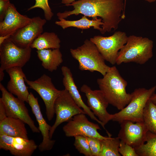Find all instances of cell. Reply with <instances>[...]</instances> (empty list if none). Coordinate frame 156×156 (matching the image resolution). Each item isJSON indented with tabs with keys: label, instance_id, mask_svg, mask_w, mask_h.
I'll return each instance as SVG.
<instances>
[{
	"label": "cell",
	"instance_id": "4dcf8cb0",
	"mask_svg": "<svg viewBox=\"0 0 156 156\" xmlns=\"http://www.w3.org/2000/svg\"><path fill=\"white\" fill-rule=\"evenodd\" d=\"M10 3L9 0H0V22L4 19Z\"/></svg>",
	"mask_w": 156,
	"mask_h": 156
},
{
	"label": "cell",
	"instance_id": "cb8c5ba5",
	"mask_svg": "<svg viewBox=\"0 0 156 156\" xmlns=\"http://www.w3.org/2000/svg\"><path fill=\"white\" fill-rule=\"evenodd\" d=\"M143 120L148 131L156 134V104L150 99L144 109Z\"/></svg>",
	"mask_w": 156,
	"mask_h": 156
},
{
	"label": "cell",
	"instance_id": "4316f807",
	"mask_svg": "<svg viewBox=\"0 0 156 156\" xmlns=\"http://www.w3.org/2000/svg\"><path fill=\"white\" fill-rule=\"evenodd\" d=\"M74 137L75 140L74 145L79 153L86 156H92L86 137L78 135Z\"/></svg>",
	"mask_w": 156,
	"mask_h": 156
},
{
	"label": "cell",
	"instance_id": "d6a6232c",
	"mask_svg": "<svg viewBox=\"0 0 156 156\" xmlns=\"http://www.w3.org/2000/svg\"><path fill=\"white\" fill-rule=\"evenodd\" d=\"M11 36L10 35H7L0 36V45H1L6 39L10 38Z\"/></svg>",
	"mask_w": 156,
	"mask_h": 156
},
{
	"label": "cell",
	"instance_id": "603a6c76",
	"mask_svg": "<svg viewBox=\"0 0 156 156\" xmlns=\"http://www.w3.org/2000/svg\"><path fill=\"white\" fill-rule=\"evenodd\" d=\"M60 39L55 33L45 32L36 38L30 47L37 50L60 49Z\"/></svg>",
	"mask_w": 156,
	"mask_h": 156
},
{
	"label": "cell",
	"instance_id": "484cf974",
	"mask_svg": "<svg viewBox=\"0 0 156 156\" xmlns=\"http://www.w3.org/2000/svg\"><path fill=\"white\" fill-rule=\"evenodd\" d=\"M120 140L117 137L112 138L108 136L101 140V148L99 156H121L118 149Z\"/></svg>",
	"mask_w": 156,
	"mask_h": 156
},
{
	"label": "cell",
	"instance_id": "2e32d148",
	"mask_svg": "<svg viewBox=\"0 0 156 156\" xmlns=\"http://www.w3.org/2000/svg\"><path fill=\"white\" fill-rule=\"evenodd\" d=\"M38 125V128L42 135V140L38 146L41 152L49 151L53 148L55 141L51 138L49 133L51 126L46 122L41 111L38 99L31 92L28 98V103Z\"/></svg>",
	"mask_w": 156,
	"mask_h": 156
},
{
	"label": "cell",
	"instance_id": "9c48e42d",
	"mask_svg": "<svg viewBox=\"0 0 156 156\" xmlns=\"http://www.w3.org/2000/svg\"><path fill=\"white\" fill-rule=\"evenodd\" d=\"M54 109L56 118L50 131V136L51 139L56 129L61 124L68 122L77 114H86L85 112L78 105L65 89L61 90L55 101Z\"/></svg>",
	"mask_w": 156,
	"mask_h": 156
},
{
	"label": "cell",
	"instance_id": "30bf717a",
	"mask_svg": "<svg viewBox=\"0 0 156 156\" xmlns=\"http://www.w3.org/2000/svg\"><path fill=\"white\" fill-rule=\"evenodd\" d=\"M1 97L0 98L5 107L7 116L19 119L27 124L33 132L39 133L40 131L30 116L24 102L15 97L3 84L0 83Z\"/></svg>",
	"mask_w": 156,
	"mask_h": 156
},
{
	"label": "cell",
	"instance_id": "8fae6325",
	"mask_svg": "<svg viewBox=\"0 0 156 156\" xmlns=\"http://www.w3.org/2000/svg\"><path fill=\"white\" fill-rule=\"evenodd\" d=\"M84 114H77L63 127L65 135L67 137H75L81 135L91 137L101 140L107 138L98 131L101 129L98 124L89 121Z\"/></svg>",
	"mask_w": 156,
	"mask_h": 156
},
{
	"label": "cell",
	"instance_id": "6da1fadb",
	"mask_svg": "<svg viewBox=\"0 0 156 156\" xmlns=\"http://www.w3.org/2000/svg\"><path fill=\"white\" fill-rule=\"evenodd\" d=\"M68 6H72L73 9L57 13L59 19L80 14L93 19L99 17L103 23L101 32L102 34L116 30L125 17L123 0H78Z\"/></svg>",
	"mask_w": 156,
	"mask_h": 156
},
{
	"label": "cell",
	"instance_id": "7c38bea8",
	"mask_svg": "<svg viewBox=\"0 0 156 156\" xmlns=\"http://www.w3.org/2000/svg\"><path fill=\"white\" fill-rule=\"evenodd\" d=\"M80 90L86 96L88 106L104 126L112 120L113 114L109 113L107 110L109 104L101 90H92L84 84Z\"/></svg>",
	"mask_w": 156,
	"mask_h": 156
},
{
	"label": "cell",
	"instance_id": "f546056e",
	"mask_svg": "<svg viewBox=\"0 0 156 156\" xmlns=\"http://www.w3.org/2000/svg\"><path fill=\"white\" fill-rule=\"evenodd\" d=\"M118 151L122 156H139L135 148L121 140Z\"/></svg>",
	"mask_w": 156,
	"mask_h": 156
},
{
	"label": "cell",
	"instance_id": "ba28073f",
	"mask_svg": "<svg viewBox=\"0 0 156 156\" xmlns=\"http://www.w3.org/2000/svg\"><path fill=\"white\" fill-rule=\"evenodd\" d=\"M25 81L29 88L36 92L42 99L45 106L47 118L51 121L55 114L54 103L61 90L56 88L51 78L45 74L34 81H30L26 78Z\"/></svg>",
	"mask_w": 156,
	"mask_h": 156
},
{
	"label": "cell",
	"instance_id": "ac0fdd59",
	"mask_svg": "<svg viewBox=\"0 0 156 156\" xmlns=\"http://www.w3.org/2000/svg\"><path fill=\"white\" fill-rule=\"evenodd\" d=\"M5 71L10 77L7 85V90L19 99L28 103L29 93L28 87L25 83L26 77L22 68L13 67L7 69Z\"/></svg>",
	"mask_w": 156,
	"mask_h": 156
},
{
	"label": "cell",
	"instance_id": "3957f363",
	"mask_svg": "<svg viewBox=\"0 0 156 156\" xmlns=\"http://www.w3.org/2000/svg\"><path fill=\"white\" fill-rule=\"evenodd\" d=\"M153 42L146 37H128L126 43L118 52L116 64L134 62L143 64L153 56Z\"/></svg>",
	"mask_w": 156,
	"mask_h": 156
},
{
	"label": "cell",
	"instance_id": "9a60e30c",
	"mask_svg": "<svg viewBox=\"0 0 156 156\" xmlns=\"http://www.w3.org/2000/svg\"><path fill=\"white\" fill-rule=\"evenodd\" d=\"M38 147L32 140L0 135V149L15 156H31Z\"/></svg>",
	"mask_w": 156,
	"mask_h": 156
},
{
	"label": "cell",
	"instance_id": "7402d4cb",
	"mask_svg": "<svg viewBox=\"0 0 156 156\" xmlns=\"http://www.w3.org/2000/svg\"><path fill=\"white\" fill-rule=\"evenodd\" d=\"M59 19V21H56L55 23L64 29L69 27L86 29L92 27L94 29L99 30L101 32L102 30L101 26H102L103 24L101 18L90 20L85 16H82L81 19L75 21L67 20L64 18Z\"/></svg>",
	"mask_w": 156,
	"mask_h": 156
},
{
	"label": "cell",
	"instance_id": "277c9868",
	"mask_svg": "<svg viewBox=\"0 0 156 156\" xmlns=\"http://www.w3.org/2000/svg\"><path fill=\"white\" fill-rule=\"evenodd\" d=\"M70 52L78 61L79 68L82 71H97L104 76L110 67L106 64L97 47L90 39L86 40L82 45L76 49H70Z\"/></svg>",
	"mask_w": 156,
	"mask_h": 156
},
{
	"label": "cell",
	"instance_id": "ffe728a7",
	"mask_svg": "<svg viewBox=\"0 0 156 156\" xmlns=\"http://www.w3.org/2000/svg\"><path fill=\"white\" fill-rule=\"evenodd\" d=\"M25 123L19 119L7 117L0 122V135L29 139Z\"/></svg>",
	"mask_w": 156,
	"mask_h": 156
},
{
	"label": "cell",
	"instance_id": "5b68a950",
	"mask_svg": "<svg viewBox=\"0 0 156 156\" xmlns=\"http://www.w3.org/2000/svg\"><path fill=\"white\" fill-rule=\"evenodd\" d=\"M156 86L149 89L139 88L131 93V98L128 104L120 111L113 114L112 120L120 124L125 120L134 122H143L144 108L149 99L155 93Z\"/></svg>",
	"mask_w": 156,
	"mask_h": 156
},
{
	"label": "cell",
	"instance_id": "83f0119b",
	"mask_svg": "<svg viewBox=\"0 0 156 156\" xmlns=\"http://www.w3.org/2000/svg\"><path fill=\"white\" fill-rule=\"evenodd\" d=\"M35 4L28 9L29 11L36 8L42 9L44 12L45 19L47 21L51 20L53 16V13L50 7L48 0H35Z\"/></svg>",
	"mask_w": 156,
	"mask_h": 156
},
{
	"label": "cell",
	"instance_id": "4fadbf2b",
	"mask_svg": "<svg viewBox=\"0 0 156 156\" xmlns=\"http://www.w3.org/2000/svg\"><path fill=\"white\" fill-rule=\"evenodd\" d=\"M121 128L118 137L120 140L134 148L144 143L148 129L144 122L125 120L120 123Z\"/></svg>",
	"mask_w": 156,
	"mask_h": 156
},
{
	"label": "cell",
	"instance_id": "836d02e7",
	"mask_svg": "<svg viewBox=\"0 0 156 156\" xmlns=\"http://www.w3.org/2000/svg\"><path fill=\"white\" fill-rule=\"evenodd\" d=\"M75 1V0H61V3L65 5L68 6L69 5Z\"/></svg>",
	"mask_w": 156,
	"mask_h": 156
},
{
	"label": "cell",
	"instance_id": "d6986e66",
	"mask_svg": "<svg viewBox=\"0 0 156 156\" xmlns=\"http://www.w3.org/2000/svg\"><path fill=\"white\" fill-rule=\"evenodd\" d=\"M63 76V83L66 90L76 104L82 108L90 118L101 125L104 129L105 126L103 123L96 117L88 106L83 102L80 94L74 82L72 72L70 69L65 66L61 68Z\"/></svg>",
	"mask_w": 156,
	"mask_h": 156
},
{
	"label": "cell",
	"instance_id": "d4e9b609",
	"mask_svg": "<svg viewBox=\"0 0 156 156\" xmlns=\"http://www.w3.org/2000/svg\"><path fill=\"white\" fill-rule=\"evenodd\" d=\"M135 148L139 156H156V134L148 131L145 142Z\"/></svg>",
	"mask_w": 156,
	"mask_h": 156
},
{
	"label": "cell",
	"instance_id": "8d00e7d4",
	"mask_svg": "<svg viewBox=\"0 0 156 156\" xmlns=\"http://www.w3.org/2000/svg\"><path fill=\"white\" fill-rule=\"evenodd\" d=\"M146 1H147L149 3H152L155 1L156 0H144Z\"/></svg>",
	"mask_w": 156,
	"mask_h": 156
},
{
	"label": "cell",
	"instance_id": "52a82bcc",
	"mask_svg": "<svg viewBox=\"0 0 156 156\" xmlns=\"http://www.w3.org/2000/svg\"><path fill=\"white\" fill-rule=\"evenodd\" d=\"M128 37L125 32L118 31L109 36H95L90 39L96 45L105 60L114 65L118 53L126 43Z\"/></svg>",
	"mask_w": 156,
	"mask_h": 156
},
{
	"label": "cell",
	"instance_id": "f1b7e54d",
	"mask_svg": "<svg viewBox=\"0 0 156 156\" xmlns=\"http://www.w3.org/2000/svg\"><path fill=\"white\" fill-rule=\"evenodd\" d=\"M92 156H99L101 148V140L94 137L86 136Z\"/></svg>",
	"mask_w": 156,
	"mask_h": 156
},
{
	"label": "cell",
	"instance_id": "7a4b0ae2",
	"mask_svg": "<svg viewBox=\"0 0 156 156\" xmlns=\"http://www.w3.org/2000/svg\"><path fill=\"white\" fill-rule=\"evenodd\" d=\"M97 82L109 104L118 109H122L130 102L131 94L127 93L126 89L127 82L115 66L110 67L103 77L97 79Z\"/></svg>",
	"mask_w": 156,
	"mask_h": 156
},
{
	"label": "cell",
	"instance_id": "44dd1931",
	"mask_svg": "<svg viewBox=\"0 0 156 156\" xmlns=\"http://www.w3.org/2000/svg\"><path fill=\"white\" fill-rule=\"evenodd\" d=\"M38 58L42 65L50 72L56 70L63 62L62 54L60 49L37 50Z\"/></svg>",
	"mask_w": 156,
	"mask_h": 156
},
{
	"label": "cell",
	"instance_id": "8992f818",
	"mask_svg": "<svg viewBox=\"0 0 156 156\" xmlns=\"http://www.w3.org/2000/svg\"><path fill=\"white\" fill-rule=\"evenodd\" d=\"M31 48L20 47L10 38L6 39L0 45V69L4 71L11 68H22L29 61Z\"/></svg>",
	"mask_w": 156,
	"mask_h": 156
},
{
	"label": "cell",
	"instance_id": "d590c367",
	"mask_svg": "<svg viewBox=\"0 0 156 156\" xmlns=\"http://www.w3.org/2000/svg\"><path fill=\"white\" fill-rule=\"evenodd\" d=\"M4 76V70L0 69V81L1 82L3 79Z\"/></svg>",
	"mask_w": 156,
	"mask_h": 156
},
{
	"label": "cell",
	"instance_id": "e0dca14e",
	"mask_svg": "<svg viewBox=\"0 0 156 156\" xmlns=\"http://www.w3.org/2000/svg\"><path fill=\"white\" fill-rule=\"evenodd\" d=\"M31 20L32 18L20 14L14 5L10 3L4 19L0 22V36L12 35Z\"/></svg>",
	"mask_w": 156,
	"mask_h": 156
},
{
	"label": "cell",
	"instance_id": "5bb4252c",
	"mask_svg": "<svg viewBox=\"0 0 156 156\" xmlns=\"http://www.w3.org/2000/svg\"><path fill=\"white\" fill-rule=\"evenodd\" d=\"M46 21L45 19L39 16L34 17L29 23L18 30L9 38L20 47H30L34 40L42 33Z\"/></svg>",
	"mask_w": 156,
	"mask_h": 156
},
{
	"label": "cell",
	"instance_id": "e575fe53",
	"mask_svg": "<svg viewBox=\"0 0 156 156\" xmlns=\"http://www.w3.org/2000/svg\"><path fill=\"white\" fill-rule=\"evenodd\" d=\"M150 99L153 103L156 104V94L154 93L151 96Z\"/></svg>",
	"mask_w": 156,
	"mask_h": 156
},
{
	"label": "cell",
	"instance_id": "1f68e13d",
	"mask_svg": "<svg viewBox=\"0 0 156 156\" xmlns=\"http://www.w3.org/2000/svg\"><path fill=\"white\" fill-rule=\"evenodd\" d=\"M7 117V116L5 107L3 102L0 99V122Z\"/></svg>",
	"mask_w": 156,
	"mask_h": 156
}]
</instances>
